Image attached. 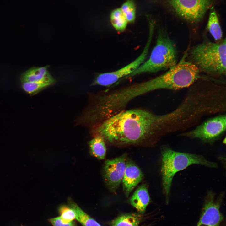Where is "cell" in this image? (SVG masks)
<instances>
[{"instance_id": "1", "label": "cell", "mask_w": 226, "mask_h": 226, "mask_svg": "<svg viewBox=\"0 0 226 226\" xmlns=\"http://www.w3.org/2000/svg\"><path fill=\"white\" fill-rule=\"evenodd\" d=\"M96 136L108 144L119 147L153 146L168 133L166 114L148 110H124L105 120L95 128Z\"/></svg>"}, {"instance_id": "2", "label": "cell", "mask_w": 226, "mask_h": 226, "mask_svg": "<svg viewBox=\"0 0 226 226\" xmlns=\"http://www.w3.org/2000/svg\"><path fill=\"white\" fill-rule=\"evenodd\" d=\"M226 39L213 42L205 39L192 48L187 53L188 61L200 73L218 79L226 75Z\"/></svg>"}, {"instance_id": "3", "label": "cell", "mask_w": 226, "mask_h": 226, "mask_svg": "<svg viewBox=\"0 0 226 226\" xmlns=\"http://www.w3.org/2000/svg\"><path fill=\"white\" fill-rule=\"evenodd\" d=\"M161 153L163 191L166 203L169 201L173 178L178 172L194 164L212 168L218 167L216 163L208 160L202 155L175 151L167 145L162 147Z\"/></svg>"}, {"instance_id": "4", "label": "cell", "mask_w": 226, "mask_h": 226, "mask_svg": "<svg viewBox=\"0 0 226 226\" xmlns=\"http://www.w3.org/2000/svg\"><path fill=\"white\" fill-rule=\"evenodd\" d=\"M177 60L178 52L175 43L166 30L160 29L158 33L156 44L148 59L124 78L144 73L169 70L177 64Z\"/></svg>"}, {"instance_id": "5", "label": "cell", "mask_w": 226, "mask_h": 226, "mask_svg": "<svg viewBox=\"0 0 226 226\" xmlns=\"http://www.w3.org/2000/svg\"><path fill=\"white\" fill-rule=\"evenodd\" d=\"M186 53L177 64L165 73L150 80L154 90H178L190 86L201 77L197 68L185 59Z\"/></svg>"}, {"instance_id": "6", "label": "cell", "mask_w": 226, "mask_h": 226, "mask_svg": "<svg viewBox=\"0 0 226 226\" xmlns=\"http://www.w3.org/2000/svg\"><path fill=\"white\" fill-rule=\"evenodd\" d=\"M169 13L187 23L200 22L206 13L221 0H158Z\"/></svg>"}, {"instance_id": "7", "label": "cell", "mask_w": 226, "mask_h": 226, "mask_svg": "<svg viewBox=\"0 0 226 226\" xmlns=\"http://www.w3.org/2000/svg\"><path fill=\"white\" fill-rule=\"evenodd\" d=\"M149 28L148 40L140 55L132 62L118 70L98 75L92 83L93 85L110 86L120 79L125 78L132 73L145 61L148 52L154 29L153 26H150Z\"/></svg>"}, {"instance_id": "8", "label": "cell", "mask_w": 226, "mask_h": 226, "mask_svg": "<svg viewBox=\"0 0 226 226\" xmlns=\"http://www.w3.org/2000/svg\"><path fill=\"white\" fill-rule=\"evenodd\" d=\"M226 128L225 114L209 118L191 130L181 136L191 138H197L203 142L212 143L223 135Z\"/></svg>"}, {"instance_id": "9", "label": "cell", "mask_w": 226, "mask_h": 226, "mask_svg": "<svg viewBox=\"0 0 226 226\" xmlns=\"http://www.w3.org/2000/svg\"><path fill=\"white\" fill-rule=\"evenodd\" d=\"M224 196L223 192L216 197L215 194L212 191L208 192L197 226H219L223 219L220 207Z\"/></svg>"}, {"instance_id": "10", "label": "cell", "mask_w": 226, "mask_h": 226, "mask_svg": "<svg viewBox=\"0 0 226 226\" xmlns=\"http://www.w3.org/2000/svg\"><path fill=\"white\" fill-rule=\"evenodd\" d=\"M127 154L111 159L106 160L103 170L105 185L109 190L115 193L122 181L126 166Z\"/></svg>"}, {"instance_id": "11", "label": "cell", "mask_w": 226, "mask_h": 226, "mask_svg": "<svg viewBox=\"0 0 226 226\" xmlns=\"http://www.w3.org/2000/svg\"><path fill=\"white\" fill-rule=\"evenodd\" d=\"M142 171L131 159H127L122 180L123 189L126 197L143 178Z\"/></svg>"}, {"instance_id": "12", "label": "cell", "mask_w": 226, "mask_h": 226, "mask_svg": "<svg viewBox=\"0 0 226 226\" xmlns=\"http://www.w3.org/2000/svg\"><path fill=\"white\" fill-rule=\"evenodd\" d=\"M21 82H44L51 84L55 80L49 73L46 67H32L23 73L20 77Z\"/></svg>"}, {"instance_id": "13", "label": "cell", "mask_w": 226, "mask_h": 226, "mask_svg": "<svg viewBox=\"0 0 226 226\" xmlns=\"http://www.w3.org/2000/svg\"><path fill=\"white\" fill-rule=\"evenodd\" d=\"M129 201L140 213H144L150 202L147 185L143 184L138 187L130 197Z\"/></svg>"}, {"instance_id": "14", "label": "cell", "mask_w": 226, "mask_h": 226, "mask_svg": "<svg viewBox=\"0 0 226 226\" xmlns=\"http://www.w3.org/2000/svg\"><path fill=\"white\" fill-rule=\"evenodd\" d=\"M213 7L210 9L206 28L216 41L223 39V33L217 14Z\"/></svg>"}, {"instance_id": "15", "label": "cell", "mask_w": 226, "mask_h": 226, "mask_svg": "<svg viewBox=\"0 0 226 226\" xmlns=\"http://www.w3.org/2000/svg\"><path fill=\"white\" fill-rule=\"evenodd\" d=\"M141 215L137 213H129L121 215L110 223V226H138L142 221Z\"/></svg>"}, {"instance_id": "16", "label": "cell", "mask_w": 226, "mask_h": 226, "mask_svg": "<svg viewBox=\"0 0 226 226\" xmlns=\"http://www.w3.org/2000/svg\"><path fill=\"white\" fill-rule=\"evenodd\" d=\"M69 206L74 211L76 219L83 226H101L94 219L82 210L71 199L68 201Z\"/></svg>"}, {"instance_id": "17", "label": "cell", "mask_w": 226, "mask_h": 226, "mask_svg": "<svg viewBox=\"0 0 226 226\" xmlns=\"http://www.w3.org/2000/svg\"><path fill=\"white\" fill-rule=\"evenodd\" d=\"M91 153L97 158L103 159H105L106 152L105 142L101 136H96L89 142Z\"/></svg>"}, {"instance_id": "18", "label": "cell", "mask_w": 226, "mask_h": 226, "mask_svg": "<svg viewBox=\"0 0 226 226\" xmlns=\"http://www.w3.org/2000/svg\"><path fill=\"white\" fill-rule=\"evenodd\" d=\"M110 19L113 26L117 31L122 32L125 30L128 22L120 8L112 11Z\"/></svg>"}, {"instance_id": "19", "label": "cell", "mask_w": 226, "mask_h": 226, "mask_svg": "<svg viewBox=\"0 0 226 226\" xmlns=\"http://www.w3.org/2000/svg\"><path fill=\"white\" fill-rule=\"evenodd\" d=\"M52 85L51 83L44 82H27L21 83L23 89L30 95H35L40 91Z\"/></svg>"}, {"instance_id": "20", "label": "cell", "mask_w": 226, "mask_h": 226, "mask_svg": "<svg viewBox=\"0 0 226 226\" xmlns=\"http://www.w3.org/2000/svg\"><path fill=\"white\" fill-rule=\"evenodd\" d=\"M128 22L133 23L136 18V7L133 0H127L120 8Z\"/></svg>"}, {"instance_id": "21", "label": "cell", "mask_w": 226, "mask_h": 226, "mask_svg": "<svg viewBox=\"0 0 226 226\" xmlns=\"http://www.w3.org/2000/svg\"><path fill=\"white\" fill-rule=\"evenodd\" d=\"M58 212L62 221L68 223L76 219V216L73 210L69 206L63 205L60 207Z\"/></svg>"}, {"instance_id": "22", "label": "cell", "mask_w": 226, "mask_h": 226, "mask_svg": "<svg viewBox=\"0 0 226 226\" xmlns=\"http://www.w3.org/2000/svg\"><path fill=\"white\" fill-rule=\"evenodd\" d=\"M53 226H77L76 221L73 220L68 223L63 222L60 216L48 219Z\"/></svg>"}]
</instances>
